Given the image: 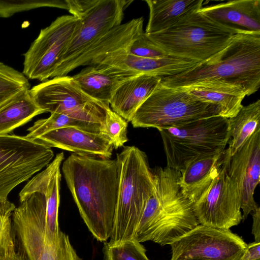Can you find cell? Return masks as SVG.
<instances>
[{
  "instance_id": "6da1fadb",
  "label": "cell",
  "mask_w": 260,
  "mask_h": 260,
  "mask_svg": "<svg viewBox=\"0 0 260 260\" xmlns=\"http://www.w3.org/2000/svg\"><path fill=\"white\" fill-rule=\"evenodd\" d=\"M62 171L80 214L100 242L110 238L114 224L120 179V164L111 159L71 154Z\"/></svg>"
},
{
  "instance_id": "7a4b0ae2",
  "label": "cell",
  "mask_w": 260,
  "mask_h": 260,
  "mask_svg": "<svg viewBox=\"0 0 260 260\" xmlns=\"http://www.w3.org/2000/svg\"><path fill=\"white\" fill-rule=\"evenodd\" d=\"M160 82L173 88L206 84L231 85L250 95L260 86V34H237L212 57L179 74L161 78Z\"/></svg>"
},
{
  "instance_id": "3957f363",
  "label": "cell",
  "mask_w": 260,
  "mask_h": 260,
  "mask_svg": "<svg viewBox=\"0 0 260 260\" xmlns=\"http://www.w3.org/2000/svg\"><path fill=\"white\" fill-rule=\"evenodd\" d=\"M156 186L136 228L134 239L170 245L199 224L193 203L178 184L180 172L169 167L153 169Z\"/></svg>"
},
{
  "instance_id": "277c9868",
  "label": "cell",
  "mask_w": 260,
  "mask_h": 260,
  "mask_svg": "<svg viewBox=\"0 0 260 260\" xmlns=\"http://www.w3.org/2000/svg\"><path fill=\"white\" fill-rule=\"evenodd\" d=\"M116 158L120 164L117 203L109 245L134 239L147 202L156 186V177L146 153L135 146H125Z\"/></svg>"
},
{
  "instance_id": "5b68a950",
  "label": "cell",
  "mask_w": 260,
  "mask_h": 260,
  "mask_svg": "<svg viewBox=\"0 0 260 260\" xmlns=\"http://www.w3.org/2000/svg\"><path fill=\"white\" fill-rule=\"evenodd\" d=\"M145 34L168 55L198 62L220 52L237 34L199 11L166 30Z\"/></svg>"
},
{
  "instance_id": "8992f818",
  "label": "cell",
  "mask_w": 260,
  "mask_h": 260,
  "mask_svg": "<svg viewBox=\"0 0 260 260\" xmlns=\"http://www.w3.org/2000/svg\"><path fill=\"white\" fill-rule=\"evenodd\" d=\"M20 202L13 212L11 225L16 248L25 260H82L62 232L57 242L46 241V202L43 193L34 192Z\"/></svg>"
},
{
  "instance_id": "52a82bcc",
  "label": "cell",
  "mask_w": 260,
  "mask_h": 260,
  "mask_svg": "<svg viewBox=\"0 0 260 260\" xmlns=\"http://www.w3.org/2000/svg\"><path fill=\"white\" fill-rule=\"evenodd\" d=\"M160 132L167 167L181 172L194 160L223 151L230 138L229 118L214 116Z\"/></svg>"
},
{
  "instance_id": "ba28073f",
  "label": "cell",
  "mask_w": 260,
  "mask_h": 260,
  "mask_svg": "<svg viewBox=\"0 0 260 260\" xmlns=\"http://www.w3.org/2000/svg\"><path fill=\"white\" fill-rule=\"evenodd\" d=\"M214 116H220L215 105L198 100L182 87H170L160 82L131 122L134 127L160 131Z\"/></svg>"
},
{
  "instance_id": "9c48e42d",
  "label": "cell",
  "mask_w": 260,
  "mask_h": 260,
  "mask_svg": "<svg viewBox=\"0 0 260 260\" xmlns=\"http://www.w3.org/2000/svg\"><path fill=\"white\" fill-rule=\"evenodd\" d=\"M54 157L51 148L25 136L0 135V202L10 192L47 167Z\"/></svg>"
},
{
  "instance_id": "30bf717a",
  "label": "cell",
  "mask_w": 260,
  "mask_h": 260,
  "mask_svg": "<svg viewBox=\"0 0 260 260\" xmlns=\"http://www.w3.org/2000/svg\"><path fill=\"white\" fill-rule=\"evenodd\" d=\"M29 93L45 113L67 114L103 125L110 108L87 95L67 75L42 82L30 89Z\"/></svg>"
},
{
  "instance_id": "8fae6325",
  "label": "cell",
  "mask_w": 260,
  "mask_h": 260,
  "mask_svg": "<svg viewBox=\"0 0 260 260\" xmlns=\"http://www.w3.org/2000/svg\"><path fill=\"white\" fill-rule=\"evenodd\" d=\"M78 25L75 17L63 15L42 29L24 54L22 74L27 79L42 82L52 78Z\"/></svg>"
},
{
  "instance_id": "7c38bea8",
  "label": "cell",
  "mask_w": 260,
  "mask_h": 260,
  "mask_svg": "<svg viewBox=\"0 0 260 260\" xmlns=\"http://www.w3.org/2000/svg\"><path fill=\"white\" fill-rule=\"evenodd\" d=\"M170 245V260H241L247 246L230 229L201 224Z\"/></svg>"
},
{
  "instance_id": "4fadbf2b",
  "label": "cell",
  "mask_w": 260,
  "mask_h": 260,
  "mask_svg": "<svg viewBox=\"0 0 260 260\" xmlns=\"http://www.w3.org/2000/svg\"><path fill=\"white\" fill-rule=\"evenodd\" d=\"M230 155L228 149L226 157L218 174L193 204L199 224L230 229L242 220L240 194L236 184L229 176L227 171Z\"/></svg>"
},
{
  "instance_id": "5bb4252c",
  "label": "cell",
  "mask_w": 260,
  "mask_h": 260,
  "mask_svg": "<svg viewBox=\"0 0 260 260\" xmlns=\"http://www.w3.org/2000/svg\"><path fill=\"white\" fill-rule=\"evenodd\" d=\"M132 2L98 0L93 7L82 14L78 18L80 19L78 28L56 70L76 57L111 29L120 25L124 11Z\"/></svg>"
},
{
  "instance_id": "9a60e30c",
  "label": "cell",
  "mask_w": 260,
  "mask_h": 260,
  "mask_svg": "<svg viewBox=\"0 0 260 260\" xmlns=\"http://www.w3.org/2000/svg\"><path fill=\"white\" fill-rule=\"evenodd\" d=\"M227 171L239 191L244 221L258 206L254 193L260 182V128L239 150L230 156Z\"/></svg>"
},
{
  "instance_id": "2e32d148",
  "label": "cell",
  "mask_w": 260,
  "mask_h": 260,
  "mask_svg": "<svg viewBox=\"0 0 260 260\" xmlns=\"http://www.w3.org/2000/svg\"><path fill=\"white\" fill-rule=\"evenodd\" d=\"M63 152L57 153L46 168L32 177L19 193L20 202L34 192L43 193L46 198V224L45 238L53 243L60 236L58 222L60 187L61 175L60 167L64 159Z\"/></svg>"
},
{
  "instance_id": "e0dca14e",
  "label": "cell",
  "mask_w": 260,
  "mask_h": 260,
  "mask_svg": "<svg viewBox=\"0 0 260 260\" xmlns=\"http://www.w3.org/2000/svg\"><path fill=\"white\" fill-rule=\"evenodd\" d=\"M144 18L140 17L115 27L76 57L56 70L52 78L66 76L76 68L91 66L95 60L119 50H127L131 43L143 34Z\"/></svg>"
},
{
  "instance_id": "ac0fdd59",
  "label": "cell",
  "mask_w": 260,
  "mask_h": 260,
  "mask_svg": "<svg viewBox=\"0 0 260 260\" xmlns=\"http://www.w3.org/2000/svg\"><path fill=\"white\" fill-rule=\"evenodd\" d=\"M49 147H56L80 155L111 158L114 149L107 135L75 127L50 131L34 140Z\"/></svg>"
},
{
  "instance_id": "d6986e66",
  "label": "cell",
  "mask_w": 260,
  "mask_h": 260,
  "mask_svg": "<svg viewBox=\"0 0 260 260\" xmlns=\"http://www.w3.org/2000/svg\"><path fill=\"white\" fill-rule=\"evenodd\" d=\"M195 61L168 55L161 58H148L129 54L127 50L109 53L94 61L91 66L104 64L122 69L157 76L161 78L179 74L192 68Z\"/></svg>"
},
{
  "instance_id": "ffe728a7",
  "label": "cell",
  "mask_w": 260,
  "mask_h": 260,
  "mask_svg": "<svg viewBox=\"0 0 260 260\" xmlns=\"http://www.w3.org/2000/svg\"><path fill=\"white\" fill-rule=\"evenodd\" d=\"M199 12L236 34H260V1L236 0L202 7Z\"/></svg>"
},
{
  "instance_id": "44dd1931",
  "label": "cell",
  "mask_w": 260,
  "mask_h": 260,
  "mask_svg": "<svg viewBox=\"0 0 260 260\" xmlns=\"http://www.w3.org/2000/svg\"><path fill=\"white\" fill-rule=\"evenodd\" d=\"M140 74L114 66L96 64L88 66L72 78L87 95L109 105L110 99L119 86Z\"/></svg>"
},
{
  "instance_id": "7402d4cb",
  "label": "cell",
  "mask_w": 260,
  "mask_h": 260,
  "mask_svg": "<svg viewBox=\"0 0 260 260\" xmlns=\"http://www.w3.org/2000/svg\"><path fill=\"white\" fill-rule=\"evenodd\" d=\"M228 149L199 157L180 172L178 184L183 194L193 204L201 197L218 174Z\"/></svg>"
},
{
  "instance_id": "603a6c76",
  "label": "cell",
  "mask_w": 260,
  "mask_h": 260,
  "mask_svg": "<svg viewBox=\"0 0 260 260\" xmlns=\"http://www.w3.org/2000/svg\"><path fill=\"white\" fill-rule=\"evenodd\" d=\"M161 77L141 73L122 83L109 102L112 110L131 122L135 112L160 82Z\"/></svg>"
},
{
  "instance_id": "cb8c5ba5",
  "label": "cell",
  "mask_w": 260,
  "mask_h": 260,
  "mask_svg": "<svg viewBox=\"0 0 260 260\" xmlns=\"http://www.w3.org/2000/svg\"><path fill=\"white\" fill-rule=\"evenodd\" d=\"M149 15L145 33L166 30L198 12L203 7V0H146Z\"/></svg>"
},
{
  "instance_id": "d4e9b609",
  "label": "cell",
  "mask_w": 260,
  "mask_h": 260,
  "mask_svg": "<svg viewBox=\"0 0 260 260\" xmlns=\"http://www.w3.org/2000/svg\"><path fill=\"white\" fill-rule=\"evenodd\" d=\"M201 101L217 106L219 115L227 118L235 116L243 107L246 94L241 88L226 85L196 84L182 87Z\"/></svg>"
},
{
  "instance_id": "484cf974",
  "label": "cell",
  "mask_w": 260,
  "mask_h": 260,
  "mask_svg": "<svg viewBox=\"0 0 260 260\" xmlns=\"http://www.w3.org/2000/svg\"><path fill=\"white\" fill-rule=\"evenodd\" d=\"M229 121L230 138L228 149L232 155L260 128V100L243 106L235 116L229 118Z\"/></svg>"
},
{
  "instance_id": "4316f807",
  "label": "cell",
  "mask_w": 260,
  "mask_h": 260,
  "mask_svg": "<svg viewBox=\"0 0 260 260\" xmlns=\"http://www.w3.org/2000/svg\"><path fill=\"white\" fill-rule=\"evenodd\" d=\"M44 113L45 112L34 101L29 90L0 110V135L9 134Z\"/></svg>"
},
{
  "instance_id": "83f0119b",
  "label": "cell",
  "mask_w": 260,
  "mask_h": 260,
  "mask_svg": "<svg viewBox=\"0 0 260 260\" xmlns=\"http://www.w3.org/2000/svg\"><path fill=\"white\" fill-rule=\"evenodd\" d=\"M68 127L77 128L86 132L100 133L103 125L67 114L53 113L49 117L35 122L27 129L28 133L26 136L31 140H35L50 131Z\"/></svg>"
},
{
  "instance_id": "f1b7e54d",
  "label": "cell",
  "mask_w": 260,
  "mask_h": 260,
  "mask_svg": "<svg viewBox=\"0 0 260 260\" xmlns=\"http://www.w3.org/2000/svg\"><path fill=\"white\" fill-rule=\"evenodd\" d=\"M30 87L28 79L22 73L0 61V110Z\"/></svg>"
},
{
  "instance_id": "f546056e",
  "label": "cell",
  "mask_w": 260,
  "mask_h": 260,
  "mask_svg": "<svg viewBox=\"0 0 260 260\" xmlns=\"http://www.w3.org/2000/svg\"><path fill=\"white\" fill-rule=\"evenodd\" d=\"M146 251L135 239L111 246L105 242L103 248L104 260H149Z\"/></svg>"
},
{
  "instance_id": "4dcf8cb0",
  "label": "cell",
  "mask_w": 260,
  "mask_h": 260,
  "mask_svg": "<svg viewBox=\"0 0 260 260\" xmlns=\"http://www.w3.org/2000/svg\"><path fill=\"white\" fill-rule=\"evenodd\" d=\"M55 7L68 10L67 0H0V17L40 7Z\"/></svg>"
},
{
  "instance_id": "1f68e13d",
  "label": "cell",
  "mask_w": 260,
  "mask_h": 260,
  "mask_svg": "<svg viewBox=\"0 0 260 260\" xmlns=\"http://www.w3.org/2000/svg\"><path fill=\"white\" fill-rule=\"evenodd\" d=\"M128 122L111 108L107 111L101 132L110 139L115 149L123 146L128 141Z\"/></svg>"
},
{
  "instance_id": "d6a6232c",
  "label": "cell",
  "mask_w": 260,
  "mask_h": 260,
  "mask_svg": "<svg viewBox=\"0 0 260 260\" xmlns=\"http://www.w3.org/2000/svg\"><path fill=\"white\" fill-rule=\"evenodd\" d=\"M127 52L135 56L148 58H161L168 55L143 32L130 45Z\"/></svg>"
},
{
  "instance_id": "836d02e7",
  "label": "cell",
  "mask_w": 260,
  "mask_h": 260,
  "mask_svg": "<svg viewBox=\"0 0 260 260\" xmlns=\"http://www.w3.org/2000/svg\"><path fill=\"white\" fill-rule=\"evenodd\" d=\"M0 260H25L16 248L12 233L11 217L5 222L1 234Z\"/></svg>"
},
{
  "instance_id": "e575fe53",
  "label": "cell",
  "mask_w": 260,
  "mask_h": 260,
  "mask_svg": "<svg viewBox=\"0 0 260 260\" xmlns=\"http://www.w3.org/2000/svg\"><path fill=\"white\" fill-rule=\"evenodd\" d=\"M98 0H67L68 10L72 15L79 18V16L93 7Z\"/></svg>"
},
{
  "instance_id": "d590c367",
  "label": "cell",
  "mask_w": 260,
  "mask_h": 260,
  "mask_svg": "<svg viewBox=\"0 0 260 260\" xmlns=\"http://www.w3.org/2000/svg\"><path fill=\"white\" fill-rule=\"evenodd\" d=\"M15 205L10 201L0 202V236L6 220L12 216Z\"/></svg>"
},
{
  "instance_id": "8d00e7d4",
  "label": "cell",
  "mask_w": 260,
  "mask_h": 260,
  "mask_svg": "<svg viewBox=\"0 0 260 260\" xmlns=\"http://www.w3.org/2000/svg\"><path fill=\"white\" fill-rule=\"evenodd\" d=\"M241 260H260V242L254 241L247 244Z\"/></svg>"
},
{
  "instance_id": "74e56055",
  "label": "cell",
  "mask_w": 260,
  "mask_h": 260,
  "mask_svg": "<svg viewBox=\"0 0 260 260\" xmlns=\"http://www.w3.org/2000/svg\"><path fill=\"white\" fill-rule=\"evenodd\" d=\"M253 219L252 234L255 242H260V208L258 206L251 213Z\"/></svg>"
}]
</instances>
